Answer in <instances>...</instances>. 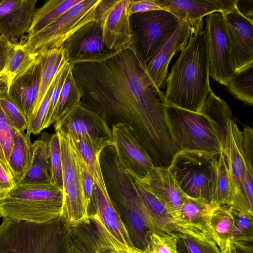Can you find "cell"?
I'll list each match as a JSON object with an SVG mask.
<instances>
[{"mask_svg": "<svg viewBox=\"0 0 253 253\" xmlns=\"http://www.w3.org/2000/svg\"><path fill=\"white\" fill-rule=\"evenodd\" d=\"M235 8L240 15L253 23V0H236Z\"/></svg>", "mask_w": 253, "mask_h": 253, "instance_id": "cell-50", "label": "cell"}, {"mask_svg": "<svg viewBox=\"0 0 253 253\" xmlns=\"http://www.w3.org/2000/svg\"><path fill=\"white\" fill-rule=\"evenodd\" d=\"M82 0H49L36 9L28 35H31L42 30L47 24L57 19Z\"/></svg>", "mask_w": 253, "mask_h": 253, "instance_id": "cell-31", "label": "cell"}, {"mask_svg": "<svg viewBox=\"0 0 253 253\" xmlns=\"http://www.w3.org/2000/svg\"><path fill=\"white\" fill-rule=\"evenodd\" d=\"M167 118L177 153L197 151L218 155L221 145L202 115L167 104Z\"/></svg>", "mask_w": 253, "mask_h": 253, "instance_id": "cell-4", "label": "cell"}, {"mask_svg": "<svg viewBox=\"0 0 253 253\" xmlns=\"http://www.w3.org/2000/svg\"><path fill=\"white\" fill-rule=\"evenodd\" d=\"M0 106L8 121L16 130L24 132L28 127V121L17 106L10 99L6 82L0 79Z\"/></svg>", "mask_w": 253, "mask_h": 253, "instance_id": "cell-36", "label": "cell"}, {"mask_svg": "<svg viewBox=\"0 0 253 253\" xmlns=\"http://www.w3.org/2000/svg\"><path fill=\"white\" fill-rule=\"evenodd\" d=\"M52 134L43 132L32 144L31 167L21 184L51 183L49 143Z\"/></svg>", "mask_w": 253, "mask_h": 253, "instance_id": "cell-24", "label": "cell"}, {"mask_svg": "<svg viewBox=\"0 0 253 253\" xmlns=\"http://www.w3.org/2000/svg\"><path fill=\"white\" fill-rule=\"evenodd\" d=\"M230 208L234 218L231 243H252L253 241V216L234 207L230 206Z\"/></svg>", "mask_w": 253, "mask_h": 253, "instance_id": "cell-37", "label": "cell"}, {"mask_svg": "<svg viewBox=\"0 0 253 253\" xmlns=\"http://www.w3.org/2000/svg\"><path fill=\"white\" fill-rule=\"evenodd\" d=\"M100 1L82 0L40 31L28 35L23 42L38 54L60 48L79 30L96 21V9Z\"/></svg>", "mask_w": 253, "mask_h": 253, "instance_id": "cell-6", "label": "cell"}, {"mask_svg": "<svg viewBox=\"0 0 253 253\" xmlns=\"http://www.w3.org/2000/svg\"><path fill=\"white\" fill-rule=\"evenodd\" d=\"M51 169V183L63 190V174L60 151L59 140L55 132L52 134L49 143Z\"/></svg>", "mask_w": 253, "mask_h": 253, "instance_id": "cell-42", "label": "cell"}, {"mask_svg": "<svg viewBox=\"0 0 253 253\" xmlns=\"http://www.w3.org/2000/svg\"><path fill=\"white\" fill-rule=\"evenodd\" d=\"M130 0H101L96 22L100 25L103 42L110 50H117L134 42L128 7Z\"/></svg>", "mask_w": 253, "mask_h": 253, "instance_id": "cell-9", "label": "cell"}, {"mask_svg": "<svg viewBox=\"0 0 253 253\" xmlns=\"http://www.w3.org/2000/svg\"><path fill=\"white\" fill-rule=\"evenodd\" d=\"M165 10L182 22L195 23L214 13H226L235 8L236 0H156Z\"/></svg>", "mask_w": 253, "mask_h": 253, "instance_id": "cell-21", "label": "cell"}, {"mask_svg": "<svg viewBox=\"0 0 253 253\" xmlns=\"http://www.w3.org/2000/svg\"><path fill=\"white\" fill-rule=\"evenodd\" d=\"M55 132L58 134L59 140L64 188L67 184L78 177L77 155L68 133L60 130Z\"/></svg>", "mask_w": 253, "mask_h": 253, "instance_id": "cell-35", "label": "cell"}, {"mask_svg": "<svg viewBox=\"0 0 253 253\" xmlns=\"http://www.w3.org/2000/svg\"><path fill=\"white\" fill-rule=\"evenodd\" d=\"M218 155L180 151L175 155L168 169L186 195L210 203L214 190Z\"/></svg>", "mask_w": 253, "mask_h": 253, "instance_id": "cell-5", "label": "cell"}, {"mask_svg": "<svg viewBox=\"0 0 253 253\" xmlns=\"http://www.w3.org/2000/svg\"><path fill=\"white\" fill-rule=\"evenodd\" d=\"M10 43L11 42L3 36L0 35V71L1 72L5 67Z\"/></svg>", "mask_w": 253, "mask_h": 253, "instance_id": "cell-52", "label": "cell"}, {"mask_svg": "<svg viewBox=\"0 0 253 253\" xmlns=\"http://www.w3.org/2000/svg\"><path fill=\"white\" fill-rule=\"evenodd\" d=\"M60 219L71 227L90 223L88 210L84 203L79 175L63 188V206Z\"/></svg>", "mask_w": 253, "mask_h": 253, "instance_id": "cell-23", "label": "cell"}, {"mask_svg": "<svg viewBox=\"0 0 253 253\" xmlns=\"http://www.w3.org/2000/svg\"><path fill=\"white\" fill-rule=\"evenodd\" d=\"M242 151L246 166L253 175V129L246 126L242 131Z\"/></svg>", "mask_w": 253, "mask_h": 253, "instance_id": "cell-46", "label": "cell"}, {"mask_svg": "<svg viewBox=\"0 0 253 253\" xmlns=\"http://www.w3.org/2000/svg\"><path fill=\"white\" fill-rule=\"evenodd\" d=\"M221 253H231V243L229 241L226 244V246L221 250Z\"/></svg>", "mask_w": 253, "mask_h": 253, "instance_id": "cell-54", "label": "cell"}, {"mask_svg": "<svg viewBox=\"0 0 253 253\" xmlns=\"http://www.w3.org/2000/svg\"><path fill=\"white\" fill-rule=\"evenodd\" d=\"M57 76L28 125L26 133L29 135L31 134L38 135L43 129V126L47 113L50 99L56 83Z\"/></svg>", "mask_w": 253, "mask_h": 253, "instance_id": "cell-43", "label": "cell"}, {"mask_svg": "<svg viewBox=\"0 0 253 253\" xmlns=\"http://www.w3.org/2000/svg\"><path fill=\"white\" fill-rule=\"evenodd\" d=\"M131 177L137 198L139 211L147 229L152 233L168 234L178 237L179 234L174 226L172 218L164 205Z\"/></svg>", "mask_w": 253, "mask_h": 253, "instance_id": "cell-20", "label": "cell"}, {"mask_svg": "<svg viewBox=\"0 0 253 253\" xmlns=\"http://www.w3.org/2000/svg\"><path fill=\"white\" fill-rule=\"evenodd\" d=\"M113 146L126 172L137 180L144 179L154 165L127 125H112Z\"/></svg>", "mask_w": 253, "mask_h": 253, "instance_id": "cell-12", "label": "cell"}, {"mask_svg": "<svg viewBox=\"0 0 253 253\" xmlns=\"http://www.w3.org/2000/svg\"><path fill=\"white\" fill-rule=\"evenodd\" d=\"M97 236L95 245L101 253H147L145 250L125 245L99 228L97 230Z\"/></svg>", "mask_w": 253, "mask_h": 253, "instance_id": "cell-41", "label": "cell"}, {"mask_svg": "<svg viewBox=\"0 0 253 253\" xmlns=\"http://www.w3.org/2000/svg\"><path fill=\"white\" fill-rule=\"evenodd\" d=\"M222 14L236 73L253 64V23L240 15L235 8Z\"/></svg>", "mask_w": 253, "mask_h": 253, "instance_id": "cell-13", "label": "cell"}, {"mask_svg": "<svg viewBox=\"0 0 253 253\" xmlns=\"http://www.w3.org/2000/svg\"><path fill=\"white\" fill-rule=\"evenodd\" d=\"M66 132L68 134L71 145L77 157L85 165L93 177L94 183L101 189L106 190L100 163L101 152L95 150L83 137L71 132Z\"/></svg>", "mask_w": 253, "mask_h": 253, "instance_id": "cell-28", "label": "cell"}, {"mask_svg": "<svg viewBox=\"0 0 253 253\" xmlns=\"http://www.w3.org/2000/svg\"><path fill=\"white\" fill-rule=\"evenodd\" d=\"M134 179L160 201L172 218L179 211L187 196L168 168L154 166L144 179Z\"/></svg>", "mask_w": 253, "mask_h": 253, "instance_id": "cell-14", "label": "cell"}, {"mask_svg": "<svg viewBox=\"0 0 253 253\" xmlns=\"http://www.w3.org/2000/svg\"><path fill=\"white\" fill-rule=\"evenodd\" d=\"M237 253H253L252 243L238 242L232 243Z\"/></svg>", "mask_w": 253, "mask_h": 253, "instance_id": "cell-53", "label": "cell"}, {"mask_svg": "<svg viewBox=\"0 0 253 253\" xmlns=\"http://www.w3.org/2000/svg\"><path fill=\"white\" fill-rule=\"evenodd\" d=\"M2 74H1V72L0 71V79L2 78Z\"/></svg>", "mask_w": 253, "mask_h": 253, "instance_id": "cell-56", "label": "cell"}, {"mask_svg": "<svg viewBox=\"0 0 253 253\" xmlns=\"http://www.w3.org/2000/svg\"><path fill=\"white\" fill-rule=\"evenodd\" d=\"M92 200L95 212L94 214H89V218L93 221L97 228L108 233L126 245L135 246L107 191L101 190L94 183Z\"/></svg>", "mask_w": 253, "mask_h": 253, "instance_id": "cell-18", "label": "cell"}, {"mask_svg": "<svg viewBox=\"0 0 253 253\" xmlns=\"http://www.w3.org/2000/svg\"><path fill=\"white\" fill-rule=\"evenodd\" d=\"M83 93L74 77L72 65L60 91L51 121V125L57 122L75 110L81 103Z\"/></svg>", "mask_w": 253, "mask_h": 253, "instance_id": "cell-30", "label": "cell"}, {"mask_svg": "<svg viewBox=\"0 0 253 253\" xmlns=\"http://www.w3.org/2000/svg\"><path fill=\"white\" fill-rule=\"evenodd\" d=\"M81 243L80 242H74L68 246L67 253H101L96 248L95 243L90 240Z\"/></svg>", "mask_w": 253, "mask_h": 253, "instance_id": "cell-49", "label": "cell"}, {"mask_svg": "<svg viewBox=\"0 0 253 253\" xmlns=\"http://www.w3.org/2000/svg\"><path fill=\"white\" fill-rule=\"evenodd\" d=\"M38 55L41 59L42 72L39 94L33 115L39 107L60 70L70 61L67 51L64 46L43 51Z\"/></svg>", "mask_w": 253, "mask_h": 253, "instance_id": "cell-25", "label": "cell"}, {"mask_svg": "<svg viewBox=\"0 0 253 253\" xmlns=\"http://www.w3.org/2000/svg\"><path fill=\"white\" fill-rule=\"evenodd\" d=\"M32 159V144L30 135L15 130L14 145L8 166L16 184L20 183L30 170Z\"/></svg>", "mask_w": 253, "mask_h": 253, "instance_id": "cell-27", "label": "cell"}, {"mask_svg": "<svg viewBox=\"0 0 253 253\" xmlns=\"http://www.w3.org/2000/svg\"><path fill=\"white\" fill-rule=\"evenodd\" d=\"M178 236L168 234H157L148 231L146 234L147 253H179Z\"/></svg>", "mask_w": 253, "mask_h": 253, "instance_id": "cell-39", "label": "cell"}, {"mask_svg": "<svg viewBox=\"0 0 253 253\" xmlns=\"http://www.w3.org/2000/svg\"><path fill=\"white\" fill-rule=\"evenodd\" d=\"M71 63L82 99L88 101L81 103L113 124L129 126L154 166L169 168L177 151L166 97L148 76L134 42Z\"/></svg>", "mask_w": 253, "mask_h": 253, "instance_id": "cell-1", "label": "cell"}, {"mask_svg": "<svg viewBox=\"0 0 253 253\" xmlns=\"http://www.w3.org/2000/svg\"><path fill=\"white\" fill-rule=\"evenodd\" d=\"M72 67L70 61L67 62L59 71L54 86L49 102V107L45 117L43 129H45L51 125V121L59 98L60 91L66 79L69 71Z\"/></svg>", "mask_w": 253, "mask_h": 253, "instance_id": "cell-44", "label": "cell"}, {"mask_svg": "<svg viewBox=\"0 0 253 253\" xmlns=\"http://www.w3.org/2000/svg\"><path fill=\"white\" fill-rule=\"evenodd\" d=\"M54 124L55 131L60 130L81 136L98 152L113 145L112 129L106 118L82 103Z\"/></svg>", "mask_w": 253, "mask_h": 253, "instance_id": "cell-8", "label": "cell"}, {"mask_svg": "<svg viewBox=\"0 0 253 253\" xmlns=\"http://www.w3.org/2000/svg\"><path fill=\"white\" fill-rule=\"evenodd\" d=\"M37 3L36 0H2L0 4V35L16 42L28 33Z\"/></svg>", "mask_w": 253, "mask_h": 253, "instance_id": "cell-19", "label": "cell"}, {"mask_svg": "<svg viewBox=\"0 0 253 253\" xmlns=\"http://www.w3.org/2000/svg\"><path fill=\"white\" fill-rule=\"evenodd\" d=\"M230 196V180L229 170L222 150L216 160L214 190L210 204L213 207L227 205Z\"/></svg>", "mask_w": 253, "mask_h": 253, "instance_id": "cell-34", "label": "cell"}, {"mask_svg": "<svg viewBox=\"0 0 253 253\" xmlns=\"http://www.w3.org/2000/svg\"><path fill=\"white\" fill-rule=\"evenodd\" d=\"M63 190L52 183L16 184L0 196V217L43 223L60 219Z\"/></svg>", "mask_w": 253, "mask_h": 253, "instance_id": "cell-3", "label": "cell"}, {"mask_svg": "<svg viewBox=\"0 0 253 253\" xmlns=\"http://www.w3.org/2000/svg\"><path fill=\"white\" fill-rule=\"evenodd\" d=\"M234 218L230 206L223 205L213 209L210 219L212 238L220 250L231 240Z\"/></svg>", "mask_w": 253, "mask_h": 253, "instance_id": "cell-32", "label": "cell"}, {"mask_svg": "<svg viewBox=\"0 0 253 253\" xmlns=\"http://www.w3.org/2000/svg\"><path fill=\"white\" fill-rule=\"evenodd\" d=\"M244 191L249 205L253 208V175L247 168L243 177Z\"/></svg>", "mask_w": 253, "mask_h": 253, "instance_id": "cell-51", "label": "cell"}, {"mask_svg": "<svg viewBox=\"0 0 253 253\" xmlns=\"http://www.w3.org/2000/svg\"><path fill=\"white\" fill-rule=\"evenodd\" d=\"M198 21L181 22L173 35L147 64L146 72L159 89L166 84L168 66L171 58L187 44Z\"/></svg>", "mask_w": 253, "mask_h": 253, "instance_id": "cell-15", "label": "cell"}, {"mask_svg": "<svg viewBox=\"0 0 253 253\" xmlns=\"http://www.w3.org/2000/svg\"><path fill=\"white\" fill-rule=\"evenodd\" d=\"M79 177L82 193L86 208L88 210L92 198L94 180L84 164L77 156Z\"/></svg>", "mask_w": 253, "mask_h": 253, "instance_id": "cell-45", "label": "cell"}, {"mask_svg": "<svg viewBox=\"0 0 253 253\" xmlns=\"http://www.w3.org/2000/svg\"><path fill=\"white\" fill-rule=\"evenodd\" d=\"M15 130L0 106V161L10 174L8 162L14 145Z\"/></svg>", "mask_w": 253, "mask_h": 253, "instance_id": "cell-40", "label": "cell"}, {"mask_svg": "<svg viewBox=\"0 0 253 253\" xmlns=\"http://www.w3.org/2000/svg\"><path fill=\"white\" fill-rule=\"evenodd\" d=\"M63 46L67 51L70 63L109 51L103 42L100 26L96 21L77 32Z\"/></svg>", "mask_w": 253, "mask_h": 253, "instance_id": "cell-22", "label": "cell"}, {"mask_svg": "<svg viewBox=\"0 0 253 253\" xmlns=\"http://www.w3.org/2000/svg\"><path fill=\"white\" fill-rule=\"evenodd\" d=\"M130 20L134 42L146 65L181 23L173 14L163 9L133 14Z\"/></svg>", "mask_w": 253, "mask_h": 253, "instance_id": "cell-7", "label": "cell"}, {"mask_svg": "<svg viewBox=\"0 0 253 253\" xmlns=\"http://www.w3.org/2000/svg\"><path fill=\"white\" fill-rule=\"evenodd\" d=\"M231 253H237L233 245L231 243Z\"/></svg>", "mask_w": 253, "mask_h": 253, "instance_id": "cell-55", "label": "cell"}, {"mask_svg": "<svg viewBox=\"0 0 253 253\" xmlns=\"http://www.w3.org/2000/svg\"><path fill=\"white\" fill-rule=\"evenodd\" d=\"M207 31L199 20L167 78V104L199 113L211 90Z\"/></svg>", "mask_w": 253, "mask_h": 253, "instance_id": "cell-2", "label": "cell"}, {"mask_svg": "<svg viewBox=\"0 0 253 253\" xmlns=\"http://www.w3.org/2000/svg\"><path fill=\"white\" fill-rule=\"evenodd\" d=\"M178 249L179 253H221L213 239L182 234L178 236Z\"/></svg>", "mask_w": 253, "mask_h": 253, "instance_id": "cell-38", "label": "cell"}, {"mask_svg": "<svg viewBox=\"0 0 253 253\" xmlns=\"http://www.w3.org/2000/svg\"><path fill=\"white\" fill-rule=\"evenodd\" d=\"M214 208L205 199L187 196L180 210L172 218L177 232L194 237L213 239L210 223Z\"/></svg>", "mask_w": 253, "mask_h": 253, "instance_id": "cell-16", "label": "cell"}, {"mask_svg": "<svg viewBox=\"0 0 253 253\" xmlns=\"http://www.w3.org/2000/svg\"><path fill=\"white\" fill-rule=\"evenodd\" d=\"M42 61L38 55L35 62L22 74L14 79L7 87L10 99L28 121L33 116L39 94Z\"/></svg>", "mask_w": 253, "mask_h": 253, "instance_id": "cell-17", "label": "cell"}, {"mask_svg": "<svg viewBox=\"0 0 253 253\" xmlns=\"http://www.w3.org/2000/svg\"><path fill=\"white\" fill-rule=\"evenodd\" d=\"M15 185L12 175L0 161V196L7 193Z\"/></svg>", "mask_w": 253, "mask_h": 253, "instance_id": "cell-48", "label": "cell"}, {"mask_svg": "<svg viewBox=\"0 0 253 253\" xmlns=\"http://www.w3.org/2000/svg\"><path fill=\"white\" fill-rule=\"evenodd\" d=\"M206 22L210 76L226 86L235 71L224 18L214 12L207 16Z\"/></svg>", "mask_w": 253, "mask_h": 253, "instance_id": "cell-10", "label": "cell"}, {"mask_svg": "<svg viewBox=\"0 0 253 253\" xmlns=\"http://www.w3.org/2000/svg\"><path fill=\"white\" fill-rule=\"evenodd\" d=\"M230 93L248 105L253 104V64L236 72L226 85Z\"/></svg>", "mask_w": 253, "mask_h": 253, "instance_id": "cell-33", "label": "cell"}, {"mask_svg": "<svg viewBox=\"0 0 253 253\" xmlns=\"http://www.w3.org/2000/svg\"><path fill=\"white\" fill-rule=\"evenodd\" d=\"M199 113L208 120L223 148L228 123L233 117L229 105L211 89Z\"/></svg>", "mask_w": 253, "mask_h": 253, "instance_id": "cell-26", "label": "cell"}, {"mask_svg": "<svg viewBox=\"0 0 253 253\" xmlns=\"http://www.w3.org/2000/svg\"><path fill=\"white\" fill-rule=\"evenodd\" d=\"M2 0H0V3L1 2Z\"/></svg>", "mask_w": 253, "mask_h": 253, "instance_id": "cell-57", "label": "cell"}, {"mask_svg": "<svg viewBox=\"0 0 253 253\" xmlns=\"http://www.w3.org/2000/svg\"><path fill=\"white\" fill-rule=\"evenodd\" d=\"M242 141V131L233 120L229 121L222 148L230 180V196L227 205L253 216V208L248 203L243 186V177L247 168L243 157Z\"/></svg>", "mask_w": 253, "mask_h": 253, "instance_id": "cell-11", "label": "cell"}, {"mask_svg": "<svg viewBox=\"0 0 253 253\" xmlns=\"http://www.w3.org/2000/svg\"><path fill=\"white\" fill-rule=\"evenodd\" d=\"M38 54L23 42H11L6 64L1 72L7 87L12 81L24 73L37 59Z\"/></svg>", "mask_w": 253, "mask_h": 253, "instance_id": "cell-29", "label": "cell"}, {"mask_svg": "<svg viewBox=\"0 0 253 253\" xmlns=\"http://www.w3.org/2000/svg\"><path fill=\"white\" fill-rule=\"evenodd\" d=\"M162 9L165 10L156 0H130L128 12L131 16L135 13Z\"/></svg>", "mask_w": 253, "mask_h": 253, "instance_id": "cell-47", "label": "cell"}]
</instances>
